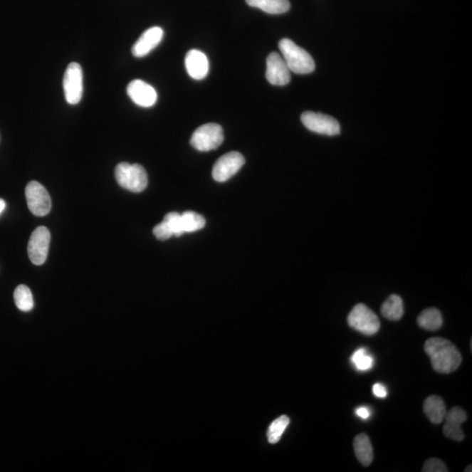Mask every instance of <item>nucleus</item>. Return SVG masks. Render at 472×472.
Masks as SVG:
<instances>
[{
  "instance_id": "1",
  "label": "nucleus",
  "mask_w": 472,
  "mask_h": 472,
  "mask_svg": "<svg viewBox=\"0 0 472 472\" xmlns=\"http://www.w3.org/2000/svg\"><path fill=\"white\" fill-rule=\"evenodd\" d=\"M424 351L429 357L434 371L451 374L462 363V355L458 347L443 337H431L426 341Z\"/></svg>"
},
{
  "instance_id": "2",
  "label": "nucleus",
  "mask_w": 472,
  "mask_h": 472,
  "mask_svg": "<svg viewBox=\"0 0 472 472\" xmlns=\"http://www.w3.org/2000/svg\"><path fill=\"white\" fill-rule=\"evenodd\" d=\"M279 49L288 68L295 74L305 75L314 71L315 63L310 53L290 39L279 42Z\"/></svg>"
},
{
  "instance_id": "3",
  "label": "nucleus",
  "mask_w": 472,
  "mask_h": 472,
  "mask_svg": "<svg viewBox=\"0 0 472 472\" xmlns=\"http://www.w3.org/2000/svg\"><path fill=\"white\" fill-rule=\"evenodd\" d=\"M115 177L119 186L132 193H141L148 185L147 172L140 164H118Z\"/></svg>"
},
{
  "instance_id": "4",
  "label": "nucleus",
  "mask_w": 472,
  "mask_h": 472,
  "mask_svg": "<svg viewBox=\"0 0 472 472\" xmlns=\"http://www.w3.org/2000/svg\"><path fill=\"white\" fill-rule=\"evenodd\" d=\"M347 323L355 331L367 336L376 335L381 327L377 315L363 304L357 305L352 308L348 315Z\"/></svg>"
},
{
  "instance_id": "5",
  "label": "nucleus",
  "mask_w": 472,
  "mask_h": 472,
  "mask_svg": "<svg viewBox=\"0 0 472 472\" xmlns=\"http://www.w3.org/2000/svg\"><path fill=\"white\" fill-rule=\"evenodd\" d=\"M224 129L217 124H206L192 135L190 144L199 152H210L224 143Z\"/></svg>"
},
{
  "instance_id": "6",
  "label": "nucleus",
  "mask_w": 472,
  "mask_h": 472,
  "mask_svg": "<svg viewBox=\"0 0 472 472\" xmlns=\"http://www.w3.org/2000/svg\"><path fill=\"white\" fill-rule=\"evenodd\" d=\"M26 199L30 212L36 216H45L49 214L52 201L48 192L37 182H31L26 187Z\"/></svg>"
},
{
  "instance_id": "7",
  "label": "nucleus",
  "mask_w": 472,
  "mask_h": 472,
  "mask_svg": "<svg viewBox=\"0 0 472 472\" xmlns=\"http://www.w3.org/2000/svg\"><path fill=\"white\" fill-rule=\"evenodd\" d=\"M63 90L66 101L71 105H78L83 98V74L78 63L68 65L63 78Z\"/></svg>"
},
{
  "instance_id": "8",
  "label": "nucleus",
  "mask_w": 472,
  "mask_h": 472,
  "mask_svg": "<svg viewBox=\"0 0 472 472\" xmlns=\"http://www.w3.org/2000/svg\"><path fill=\"white\" fill-rule=\"evenodd\" d=\"M303 125L310 132L326 136H336L340 133V125L335 118L322 113L306 111L302 114Z\"/></svg>"
},
{
  "instance_id": "9",
  "label": "nucleus",
  "mask_w": 472,
  "mask_h": 472,
  "mask_svg": "<svg viewBox=\"0 0 472 472\" xmlns=\"http://www.w3.org/2000/svg\"><path fill=\"white\" fill-rule=\"evenodd\" d=\"M50 241L51 235L45 226H39L31 235L28 253L29 259L34 266H42L47 261Z\"/></svg>"
},
{
  "instance_id": "10",
  "label": "nucleus",
  "mask_w": 472,
  "mask_h": 472,
  "mask_svg": "<svg viewBox=\"0 0 472 472\" xmlns=\"http://www.w3.org/2000/svg\"><path fill=\"white\" fill-rule=\"evenodd\" d=\"M244 164V157L240 152L226 153L214 164L212 172L213 178L218 182H225L236 175Z\"/></svg>"
},
{
  "instance_id": "11",
  "label": "nucleus",
  "mask_w": 472,
  "mask_h": 472,
  "mask_svg": "<svg viewBox=\"0 0 472 472\" xmlns=\"http://www.w3.org/2000/svg\"><path fill=\"white\" fill-rule=\"evenodd\" d=\"M266 78L276 86H285L290 83V70L278 53L272 52L268 56Z\"/></svg>"
},
{
  "instance_id": "12",
  "label": "nucleus",
  "mask_w": 472,
  "mask_h": 472,
  "mask_svg": "<svg viewBox=\"0 0 472 472\" xmlns=\"http://www.w3.org/2000/svg\"><path fill=\"white\" fill-rule=\"evenodd\" d=\"M127 94L134 103L144 108L155 105L157 94L154 88L142 80H133L127 87Z\"/></svg>"
},
{
  "instance_id": "13",
  "label": "nucleus",
  "mask_w": 472,
  "mask_h": 472,
  "mask_svg": "<svg viewBox=\"0 0 472 472\" xmlns=\"http://www.w3.org/2000/svg\"><path fill=\"white\" fill-rule=\"evenodd\" d=\"M163 37L164 31L159 26H153V28H149L142 34L140 39L133 45L132 55L137 58L147 56L160 44Z\"/></svg>"
},
{
  "instance_id": "14",
  "label": "nucleus",
  "mask_w": 472,
  "mask_h": 472,
  "mask_svg": "<svg viewBox=\"0 0 472 472\" xmlns=\"http://www.w3.org/2000/svg\"><path fill=\"white\" fill-rule=\"evenodd\" d=\"M444 434L456 442H461L464 439V434L461 425L467 420V414L459 407H454L450 411L446 412L444 417Z\"/></svg>"
},
{
  "instance_id": "15",
  "label": "nucleus",
  "mask_w": 472,
  "mask_h": 472,
  "mask_svg": "<svg viewBox=\"0 0 472 472\" xmlns=\"http://www.w3.org/2000/svg\"><path fill=\"white\" fill-rule=\"evenodd\" d=\"M185 64L188 75L194 80L206 78L209 71V61L204 53L197 49L190 50L186 56Z\"/></svg>"
},
{
  "instance_id": "16",
  "label": "nucleus",
  "mask_w": 472,
  "mask_h": 472,
  "mask_svg": "<svg viewBox=\"0 0 472 472\" xmlns=\"http://www.w3.org/2000/svg\"><path fill=\"white\" fill-rule=\"evenodd\" d=\"M424 411L434 424H442L445 414H446V407L442 398L437 395H431L424 401Z\"/></svg>"
},
{
  "instance_id": "17",
  "label": "nucleus",
  "mask_w": 472,
  "mask_h": 472,
  "mask_svg": "<svg viewBox=\"0 0 472 472\" xmlns=\"http://www.w3.org/2000/svg\"><path fill=\"white\" fill-rule=\"evenodd\" d=\"M354 449L359 462L363 466H369L374 460V451L369 437L365 433L360 434L354 440Z\"/></svg>"
},
{
  "instance_id": "18",
  "label": "nucleus",
  "mask_w": 472,
  "mask_h": 472,
  "mask_svg": "<svg viewBox=\"0 0 472 472\" xmlns=\"http://www.w3.org/2000/svg\"><path fill=\"white\" fill-rule=\"evenodd\" d=\"M381 313L384 318L391 321L400 320L404 314V301L398 295H391L383 303Z\"/></svg>"
},
{
  "instance_id": "19",
  "label": "nucleus",
  "mask_w": 472,
  "mask_h": 472,
  "mask_svg": "<svg viewBox=\"0 0 472 472\" xmlns=\"http://www.w3.org/2000/svg\"><path fill=\"white\" fill-rule=\"evenodd\" d=\"M248 6L270 14H282L290 9L289 0H246Z\"/></svg>"
},
{
  "instance_id": "20",
  "label": "nucleus",
  "mask_w": 472,
  "mask_h": 472,
  "mask_svg": "<svg viewBox=\"0 0 472 472\" xmlns=\"http://www.w3.org/2000/svg\"><path fill=\"white\" fill-rule=\"evenodd\" d=\"M443 316L436 308H428L421 312L417 318V324L427 331H436L442 327Z\"/></svg>"
},
{
  "instance_id": "21",
  "label": "nucleus",
  "mask_w": 472,
  "mask_h": 472,
  "mask_svg": "<svg viewBox=\"0 0 472 472\" xmlns=\"http://www.w3.org/2000/svg\"><path fill=\"white\" fill-rule=\"evenodd\" d=\"M14 302L17 308L21 312L28 313L34 306L33 294L26 285H19L14 291Z\"/></svg>"
},
{
  "instance_id": "22",
  "label": "nucleus",
  "mask_w": 472,
  "mask_h": 472,
  "mask_svg": "<svg viewBox=\"0 0 472 472\" xmlns=\"http://www.w3.org/2000/svg\"><path fill=\"white\" fill-rule=\"evenodd\" d=\"M182 222L184 232L193 233L196 232L204 228L206 225L205 218L193 211H187V212L182 214Z\"/></svg>"
},
{
  "instance_id": "23",
  "label": "nucleus",
  "mask_w": 472,
  "mask_h": 472,
  "mask_svg": "<svg viewBox=\"0 0 472 472\" xmlns=\"http://www.w3.org/2000/svg\"><path fill=\"white\" fill-rule=\"evenodd\" d=\"M289 424L290 418L287 416H282L276 419L268 429V443L271 444L278 443Z\"/></svg>"
},
{
  "instance_id": "24",
  "label": "nucleus",
  "mask_w": 472,
  "mask_h": 472,
  "mask_svg": "<svg viewBox=\"0 0 472 472\" xmlns=\"http://www.w3.org/2000/svg\"><path fill=\"white\" fill-rule=\"evenodd\" d=\"M351 362L355 365L357 370L366 372L373 368L374 360L373 357L367 354L366 349L360 348L352 355Z\"/></svg>"
},
{
  "instance_id": "25",
  "label": "nucleus",
  "mask_w": 472,
  "mask_h": 472,
  "mask_svg": "<svg viewBox=\"0 0 472 472\" xmlns=\"http://www.w3.org/2000/svg\"><path fill=\"white\" fill-rule=\"evenodd\" d=\"M163 221L167 222L174 236L179 237L185 234L182 226V214L176 212L169 213Z\"/></svg>"
},
{
  "instance_id": "26",
  "label": "nucleus",
  "mask_w": 472,
  "mask_h": 472,
  "mask_svg": "<svg viewBox=\"0 0 472 472\" xmlns=\"http://www.w3.org/2000/svg\"><path fill=\"white\" fill-rule=\"evenodd\" d=\"M424 472H447L448 468L445 463L439 458H429L424 463Z\"/></svg>"
},
{
  "instance_id": "27",
  "label": "nucleus",
  "mask_w": 472,
  "mask_h": 472,
  "mask_svg": "<svg viewBox=\"0 0 472 472\" xmlns=\"http://www.w3.org/2000/svg\"><path fill=\"white\" fill-rule=\"evenodd\" d=\"M153 234H154L157 239L160 241H166L170 239L172 236H174V234H172L171 229L169 228V226L164 221L153 229Z\"/></svg>"
},
{
  "instance_id": "28",
  "label": "nucleus",
  "mask_w": 472,
  "mask_h": 472,
  "mask_svg": "<svg viewBox=\"0 0 472 472\" xmlns=\"http://www.w3.org/2000/svg\"><path fill=\"white\" fill-rule=\"evenodd\" d=\"M373 393L376 397L386 398L387 394V387L381 383H376L373 387Z\"/></svg>"
},
{
  "instance_id": "29",
  "label": "nucleus",
  "mask_w": 472,
  "mask_h": 472,
  "mask_svg": "<svg viewBox=\"0 0 472 472\" xmlns=\"http://www.w3.org/2000/svg\"><path fill=\"white\" fill-rule=\"evenodd\" d=\"M355 413L357 416L364 420L368 419L371 416L370 410L367 407H360V408L356 409Z\"/></svg>"
},
{
  "instance_id": "30",
  "label": "nucleus",
  "mask_w": 472,
  "mask_h": 472,
  "mask_svg": "<svg viewBox=\"0 0 472 472\" xmlns=\"http://www.w3.org/2000/svg\"><path fill=\"white\" fill-rule=\"evenodd\" d=\"M6 206L5 201L4 199H0V214L3 213V211L5 210Z\"/></svg>"
},
{
  "instance_id": "31",
  "label": "nucleus",
  "mask_w": 472,
  "mask_h": 472,
  "mask_svg": "<svg viewBox=\"0 0 472 472\" xmlns=\"http://www.w3.org/2000/svg\"><path fill=\"white\" fill-rule=\"evenodd\" d=\"M466 471V472H468V471H470V472H471V471H472V470H471V466H468V467H467V469H466V471Z\"/></svg>"
}]
</instances>
